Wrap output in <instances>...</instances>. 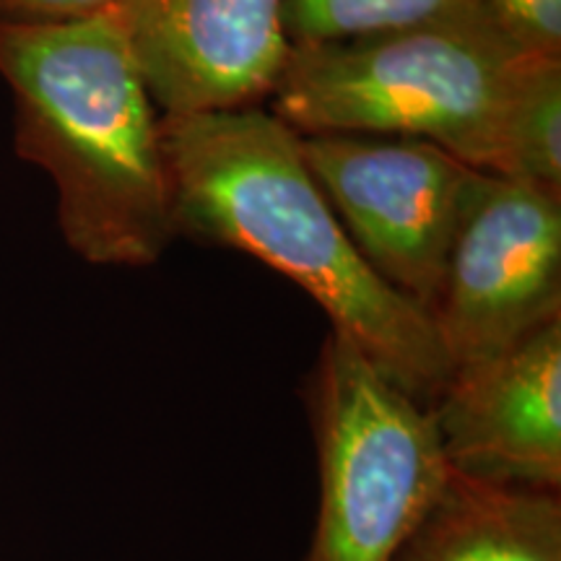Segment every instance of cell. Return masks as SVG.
Listing matches in <instances>:
<instances>
[{
	"label": "cell",
	"instance_id": "cell-5",
	"mask_svg": "<svg viewBox=\"0 0 561 561\" xmlns=\"http://www.w3.org/2000/svg\"><path fill=\"white\" fill-rule=\"evenodd\" d=\"M299 151L369 268L432 318L483 172L416 138L314 133Z\"/></svg>",
	"mask_w": 561,
	"mask_h": 561
},
{
	"label": "cell",
	"instance_id": "cell-3",
	"mask_svg": "<svg viewBox=\"0 0 561 561\" xmlns=\"http://www.w3.org/2000/svg\"><path fill=\"white\" fill-rule=\"evenodd\" d=\"M536 58L489 16L291 47L271 112L297 136L430 140L494 174L507 112Z\"/></svg>",
	"mask_w": 561,
	"mask_h": 561
},
{
	"label": "cell",
	"instance_id": "cell-9",
	"mask_svg": "<svg viewBox=\"0 0 561 561\" xmlns=\"http://www.w3.org/2000/svg\"><path fill=\"white\" fill-rule=\"evenodd\" d=\"M396 561H561V496L450 468Z\"/></svg>",
	"mask_w": 561,
	"mask_h": 561
},
{
	"label": "cell",
	"instance_id": "cell-6",
	"mask_svg": "<svg viewBox=\"0 0 561 561\" xmlns=\"http://www.w3.org/2000/svg\"><path fill=\"white\" fill-rule=\"evenodd\" d=\"M561 318V195L483 172L432 322L453 369Z\"/></svg>",
	"mask_w": 561,
	"mask_h": 561
},
{
	"label": "cell",
	"instance_id": "cell-10",
	"mask_svg": "<svg viewBox=\"0 0 561 561\" xmlns=\"http://www.w3.org/2000/svg\"><path fill=\"white\" fill-rule=\"evenodd\" d=\"M473 16H489L481 0H284L291 47L339 45Z\"/></svg>",
	"mask_w": 561,
	"mask_h": 561
},
{
	"label": "cell",
	"instance_id": "cell-11",
	"mask_svg": "<svg viewBox=\"0 0 561 561\" xmlns=\"http://www.w3.org/2000/svg\"><path fill=\"white\" fill-rule=\"evenodd\" d=\"M494 174L561 195V58H536L525 70Z\"/></svg>",
	"mask_w": 561,
	"mask_h": 561
},
{
	"label": "cell",
	"instance_id": "cell-4",
	"mask_svg": "<svg viewBox=\"0 0 561 561\" xmlns=\"http://www.w3.org/2000/svg\"><path fill=\"white\" fill-rule=\"evenodd\" d=\"M318 512L299 561H396L445 489L432 411L331 333L307 382Z\"/></svg>",
	"mask_w": 561,
	"mask_h": 561
},
{
	"label": "cell",
	"instance_id": "cell-7",
	"mask_svg": "<svg viewBox=\"0 0 561 561\" xmlns=\"http://www.w3.org/2000/svg\"><path fill=\"white\" fill-rule=\"evenodd\" d=\"M430 411L455 473L559 491L561 318L500 354L455 367Z\"/></svg>",
	"mask_w": 561,
	"mask_h": 561
},
{
	"label": "cell",
	"instance_id": "cell-8",
	"mask_svg": "<svg viewBox=\"0 0 561 561\" xmlns=\"http://www.w3.org/2000/svg\"><path fill=\"white\" fill-rule=\"evenodd\" d=\"M164 117L261 107L291 42L284 0H115Z\"/></svg>",
	"mask_w": 561,
	"mask_h": 561
},
{
	"label": "cell",
	"instance_id": "cell-1",
	"mask_svg": "<svg viewBox=\"0 0 561 561\" xmlns=\"http://www.w3.org/2000/svg\"><path fill=\"white\" fill-rule=\"evenodd\" d=\"M161 144L178 234L248 252L294 280L331 333L430 409L453 375L437 328L359 255L289 125L261 107L161 115Z\"/></svg>",
	"mask_w": 561,
	"mask_h": 561
},
{
	"label": "cell",
	"instance_id": "cell-2",
	"mask_svg": "<svg viewBox=\"0 0 561 561\" xmlns=\"http://www.w3.org/2000/svg\"><path fill=\"white\" fill-rule=\"evenodd\" d=\"M0 79L16 151L58 191L68 248L91 265H153L178 237L172 180L151 100L115 3L47 24L0 21Z\"/></svg>",
	"mask_w": 561,
	"mask_h": 561
},
{
	"label": "cell",
	"instance_id": "cell-13",
	"mask_svg": "<svg viewBox=\"0 0 561 561\" xmlns=\"http://www.w3.org/2000/svg\"><path fill=\"white\" fill-rule=\"evenodd\" d=\"M115 0H0V21L3 24H47V21H68L91 16L110 9Z\"/></svg>",
	"mask_w": 561,
	"mask_h": 561
},
{
	"label": "cell",
	"instance_id": "cell-12",
	"mask_svg": "<svg viewBox=\"0 0 561 561\" xmlns=\"http://www.w3.org/2000/svg\"><path fill=\"white\" fill-rule=\"evenodd\" d=\"M489 16L533 55L561 58V0H481Z\"/></svg>",
	"mask_w": 561,
	"mask_h": 561
}]
</instances>
